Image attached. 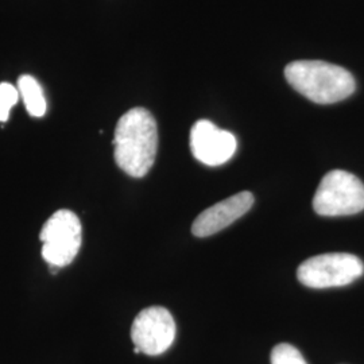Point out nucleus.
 I'll return each mask as SVG.
<instances>
[{"instance_id":"f257e3e1","label":"nucleus","mask_w":364,"mask_h":364,"mask_svg":"<svg viewBox=\"0 0 364 364\" xmlns=\"http://www.w3.org/2000/svg\"><path fill=\"white\" fill-rule=\"evenodd\" d=\"M115 162L126 174L144 177L154 165L158 129L154 117L142 107L132 108L119 119L114 136Z\"/></svg>"},{"instance_id":"f03ea898","label":"nucleus","mask_w":364,"mask_h":364,"mask_svg":"<svg viewBox=\"0 0 364 364\" xmlns=\"http://www.w3.org/2000/svg\"><path fill=\"white\" fill-rule=\"evenodd\" d=\"M287 82L317 105H333L350 97L356 90L351 73L326 61H293L285 68Z\"/></svg>"},{"instance_id":"7ed1b4c3","label":"nucleus","mask_w":364,"mask_h":364,"mask_svg":"<svg viewBox=\"0 0 364 364\" xmlns=\"http://www.w3.org/2000/svg\"><path fill=\"white\" fill-rule=\"evenodd\" d=\"M313 209L320 216H351L364 209V185L356 176L344 170L326 173L314 197Z\"/></svg>"},{"instance_id":"20e7f679","label":"nucleus","mask_w":364,"mask_h":364,"mask_svg":"<svg viewBox=\"0 0 364 364\" xmlns=\"http://www.w3.org/2000/svg\"><path fill=\"white\" fill-rule=\"evenodd\" d=\"M39 239L42 257L50 267L61 269L77 257L82 242V228L77 215L69 209H60L43 224Z\"/></svg>"},{"instance_id":"39448f33","label":"nucleus","mask_w":364,"mask_h":364,"mask_svg":"<svg viewBox=\"0 0 364 364\" xmlns=\"http://www.w3.org/2000/svg\"><path fill=\"white\" fill-rule=\"evenodd\" d=\"M363 273V262L358 257L347 252H332L302 262L297 278L305 287L328 289L350 285Z\"/></svg>"},{"instance_id":"423d86ee","label":"nucleus","mask_w":364,"mask_h":364,"mask_svg":"<svg viewBox=\"0 0 364 364\" xmlns=\"http://www.w3.org/2000/svg\"><path fill=\"white\" fill-rule=\"evenodd\" d=\"M131 338L141 353L158 356L168 351L176 338V323L166 308L150 306L139 313L131 328Z\"/></svg>"},{"instance_id":"0eeeda50","label":"nucleus","mask_w":364,"mask_h":364,"mask_svg":"<svg viewBox=\"0 0 364 364\" xmlns=\"http://www.w3.org/2000/svg\"><path fill=\"white\" fill-rule=\"evenodd\" d=\"M237 149V141L230 131L221 130L209 120H198L191 131V150L197 161L207 166L228 162Z\"/></svg>"},{"instance_id":"6e6552de","label":"nucleus","mask_w":364,"mask_h":364,"mask_svg":"<svg viewBox=\"0 0 364 364\" xmlns=\"http://www.w3.org/2000/svg\"><path fill=\"white\" fill-rule=\"evenodd\" d=\"M252 204L254 196L250 192L231 196L200 213L193 221L192 232L197 237H207L216 234L247 213Z\"/></svg>"},{"instance_id":"1a4fd4ad","label":"nucleus","mask_w":364,"mask_h":364,"mask_svg":"<svg viewBox=\"0 0 364 364\" xmlns=\"http://www.w3.org/2000/svg\"><path fill=\"white\" fill-rule=\"evenodd\" d=\"M18 91L23 99L27 112L34 117L46 114V100L38 81L33 76L25 75L18 80Z\"/></svg>"},{"instance_id":"9d476101","label":"nucleus","mask_w":364,"mask_h":364,"mask_svg":"<svg viewBox=\"0 0 364 364\" xmlns=\"http://www.w3.org/2000/svg\"><path fill=\"white\" fill-rule=\"evenodd\" d=\"M272 364H308L301 352L290 344H278L272 352Z\"/></svg>"},{"instance_id":"9b49d317","label":"nucleus","mask_w":364,"mask_h":364,"mask_svg":"<svg viewBox=\"0 0 364 364\" xmlns=\"http://www.w3.org/2000/svg\"><path fill=\"white\" fill-rule=\"evenodd\" d=\"M19 100V91L10 82L0 84V122H7L10 111Z\"/></svg>"}]
</instances>
